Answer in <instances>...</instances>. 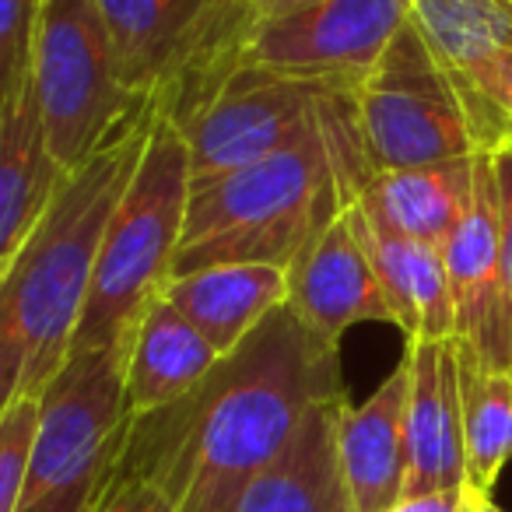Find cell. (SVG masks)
Returning a JSON list of instances; mask_svg holds the SVG:
<instances>
[{
    "label": "cell",
    "mask_w": 512,
    "mask_h": 512,
    "mask_svg": "<svg viewBox=\"0 0 512 512\" xmlns=\"http://www.w3.org/2000/svg\"><path fill=\"white\" fill-rule=\"evenodd\" d=\"M337 393L341 341L288 302L193 393L130 418L123 453L169 491L176 512H235L309 411Z\"/></svg>",
    "instance_id": "obj_1"
},
{
    "label": "cell",
    "mask_w": 512,
    "mask_h": 512,
    "mask_svg": "<svg viewBox=\"0 0 512 512\" xmlns=\"http://www.w3.org/2000/svg\"><path fill=\"white\" fill-rule=\"evenodd\" d=\"M155 106L71 169L57 200L0 267V407L43 397L67 365L92 292L106 228L144 158Z\"/></svg>",
    "instance_id": "obj_2"
},
{
    "label": "cell",
    "mask_w": 512,
    "mask_h": 512,
    "mask_svg": "<svg viewBox=\"0 0 512 512\" xmlns=\"http://www.w3.org/2000/svg\"><path fill=\"white\" fill-rule=\"evenodd\" d=\"M372 176L358 88H351L292 148L211 183H193L172 278L214 264L292 267L362 197Z\"/></svg>",
    "instance_id": "obj_3"
},
{
    "label": "cell",
    "mask_w": 512,
    "mask_h": 512,
    "mask_svg": "<svg viewBox=\"0 0 512 512\" xmlns=\"http://www.w3.org/2000/svg\"><path fill=\"white\" fill-rule=\"evenodd\" d=\"M193 169L183 130L155 106L144 158L106 228L92 292L78 323V348H130L137 323L165 295L190 211Z\"/></svg>",
    "instance_id": "obj_4"
},
{
    "label": "cell",
    "mask_w": 512,
    "mask_h": 512,
    "mask_svg": "<svg viewBox=\"0 0 512 512\" xmlns=\"http://www.w3.org/2000/svg\"><path fill=\"white\" fill-rule=\"evenodd\" d=\"M358 120L372 172L474 158L512 134V120L463 81L407 18L358 81Z\"/></svg>",
    "instance_id": "obj_5"
},
{
    "label": "cell",
    "mask_w": 512,
    "mask_h": 512,
    "mask_svg": "<svg viewBox=\"0 0 512 512\" xmlns=\"http://www.w3.org/2000/svg\"><path fill=\"white\" fill-rule=\"evenodd\" d=\"M127 92L183 123L228 74L260 22L249 0H99Z\"/></svg>",
    "instance_id": "obj_6"
},
{
    "label": "cell",
    "mask_w": 512,
    "mask_h": 512,
    "mask_svg": "<svg viewBox=\"0 0 512 512\" xmlns=\"http://www.w3.org/2000/svg\"><path fill=\"white\" fill-rule=\"evenodd\" d=\"M32 92L50 148L67 169L106 148L144 106L120 81L99 0H46Z\"/></svg>",
    "instance_id": "obj_7"
},
{
    "label": "cell",
    "mask_w": 512,
    "mask_h": 512,
    "mask_svg": "<svg viewBox=\"0 0 512 512\" xmlns=\"http://www.w3.org/2000/svg\"><path fill=\"white\" fill-rule=\"evenodd\" d=\"M351 88H358V81L302 78L239 64L176 123L190 144L193 183H211L292 148L323 120L330 102Z\"/></svg>",
    "instance_id": "obj_8"
},
{
    "label": "cell",
    "mask_w": 512,
    "mask_h": 512,
    "mask_svg": "<svg viewBox=\"0 0 512 512\" xmlns=\"http://www.w3.org/2000/svg\"><path fill=\"white\" fill-rule=\"evenodd\" d=\"M39 400V442L22 509L113 460L123 428L134 418L127 404V348L71 351Z\"/></svg>",
    "instance_id": "obj_9"
},
{
    "label": "cell",
    "mask_w": 512,
    "mask_h": 512,
    "mask_svg": "<svg viewBox=\"0 0 512 512\" xmlns=\"http://www.w3.org/2000/svg\"><path fill=\"white\" fill-rule=\"evenodd\" d=\"M411 18V0H316L278 18H260L239 64L302 78L362 81Z\"/></svg>",
    "instance_id": "obj_10"
},
{
    "label": "cell",
    "mask_w": 512,
    "mask_h": 512,
    "mask_svg": "<svg viewBox=\"0 0 512 512\" xmlns=\"http://www.w3.org/2000/svg\"><path fill=\"white\" fill-rule=\"evenodd\" d=\"M456 306V341L474 348L488 365L512 369V313L505 302L502 221L491 155L474 162V197L456 232L442 246Z\"/></svg>",
    "instance_id": "obj_11"
},
{
    "label": "cell",
    "mask_w": 512,
    "mask_h": 512,
    "mask_svg": "<svg viewBox=\"0 0 512 512\" xmlns=\"http://www.w3.org/2000/svg\"><path fill=\"white\" fill-rule=\"evenodd\" d=\"M292 306L320 334L341 341L358 323H393L376 256L369 242V218L362 204H351L316 235V242L288 267Z\"/></svg>",
    "instance_id": "obj_12"
},
{
    "label": "cell",
    "mask_w": 512,
    "mask_h": 512,
    "mask_svg": "<svg viewBox=\"0 0 512 512\" xmlns=\"http://www.w3.org/2000/svg\"><path fill=\"white\" fill-rule=\"evenodd\" d=\"M407 474L404 495L467 488L456 341H407ZM400 495V498H404Z\"/></svg>",
    "instance_id": "obj_13"
},
{
    "label": "cell",
    "mask_w": 512,
    "mask_h": 512,
    "mask_svg": "<svg viewBox=\"0 0 512 512\" xmlns=\"http://www.w3.org/2000/svg\"><path fill=\"white\" fill-rule=\"evenodd\" d=\"M341 470L355 512H386L407 474V365L400 362L365 404H344L337 428Z\"/></svg>",
    "instance_id": "obj_14"
},
{
    "label": "cell",
    "mask_w": 512,
    "mask_h": 512,
    "mask_svg": "<svg viewBox=\"0 0 512 512\" xmlns=\"http://www.w3.org/2000/svg\"><path fill=\"white\" fill-rule=\"evenodd\" d=\"M344 404V393L320 400L235 512H355L337 449Z\"/></svg>",
    "instance_id": "obj_15"
},
{
    "label": "cell",
    "mask_w": 512,
    "mask_h": 512,
    "mask_svg": "<svg viewBox=\"0 0 512 512\" xmlns=\"http://www.w3.org/2000/svg\"><path fill=\"white\" fill-rule=\"evenodd\" d=\"M71 169L53 155L32 85L0 106V267L43 221Z\"/></svg>",
    "instance_id": "obj_16"
},
{
    "label": "cell",
    "mask_w": 512,
    "mask_h": 512,
    "mask_svg": "<svg viewBox=\"0 0 512 512\" xmlns=\"http://www.w3.org/2000/svg\"><path fill=\"white\" fill-rule=\"evenodd\" d=\"M165 299L221 355H232L267 316L288 306L292 278L288 267L274 264H214L172 278Z\"/></svg>",
    "instance_id": "obj_17"
},
{
    "label": "cell",
    "mask_w": 512,
    "mask_h": 512,
    "mask_svg": "<svg viewBox=\"0 0 512 512\" xmlns=\"http://www.w3.org/2000/svg\"><path fill=\"white\" fill-rule=\"evenodd\" d=\"M221 351L172 306L158 299L127 348V404L134 418L158 414L193 393L221 362Z\"/></svg>",
    "instance_id": "obj_18"
},
{
    "label": "cell",
    "mask_w": 512,
    "mask_h": 512,
    "mask_svg": "<svg viewBox=\"0 0 512 512\" xmlns=\"http://www.w3.org/2000/svg\"><path fill=\"white\" fill-rule=\"evenodd\" d=\"M365 218H369V242L386 299H390L397 327L404 330L407 341H449V337H456L453 285H449L442 246L397 232L369 211H365Z\"/></svg>",
    "instance_id": "obj_19"
},
{
    "label": "cell",
    "mask_w": 512,
    "mask_h": 512,
    "mask_svg": "<svg viewBox=\"0 0 512 512\" xmlns=\"http://www.w3.org/2000/svg\"><path fill=\"white\" fill-rule=\"evenodd\" d=\"M474 158L376 172L362 190V207L390 228L446 246L474 197Z\"/></svg>",
    "instance_id": "obj_20"
},
{
    "label": "cell",
    "mask_w": 512,
    "mask_h": 512,
    "mask_svg": "<svg viewBox=\"0 0 512 512\" xmlns=\"http://www.w3.org/2000/svg\"><path fill=\"white\" fill-rule=\"evenodd\" d=\"M456 362H460L467 491H474L477 498H491L505 463L512 460V369L488 365L463 341H456Z\"/></svg>",
    "instance_id": "obj_21"
},
{
    "label": "cell",
    "mask_w": 512,
    "mask_h": 512,
    "mask_svg": "<svg viewBox=\"0 0 512 512\" xmlns=\"http://www.w3.org/2000/svg\"><path fill=\"white\" fill-rule=\"evenodd\" d=\"M411 22L474 88L512 53V0H411Z\"/></svg>",
    "instance_id": "obj_22"
},
{
    "label": "cell",
    "mask_w": 512,
    "mask_h": 512,
    "mask_svg": "<svg viewBox=\"0 0 512 512\" xmlns=\"http://www.w3.org/2000/svg\"><path fill=\"white\" fill-rule=\"evenodd\" d=\"M39 397H18L0 407V512H22L25 484L39 442Z\"/></svg>",
    "instance_id": "obj_23"
},
{
    "label": "cell",
    "mask_w": 512,
    "mask_h": 512,
    "mask_svg": "<svg viewBox=\"0 0 512 512\" xmlns=\"http://www.w3.org/2000/svg\"><path fill=\"white\" fill-rule=\"evenodd\" d=\"M46 0H0V106L32 85Z\"/></svg>",
    "instance_id": "obj_24"
},
{
    "label": "cell",
    "mask_w": 512,
    "mask_h": 512,
    "mask_svg": "<svg viewBox=\"0 0 512 512\" xmlns=\"http://www.w3.org/2000/svg\"><path fill=\"white\" fill-rule=\"evenodd\" d=\"M123 435H127V428H123ZM92 512H176V505H172L169 491H165L155 477L144 474V470L123 453V439H120V449H116L113 467H109L106 484H102Z\"/></svg>",
    "instance_id": "obj_25"
},
{
    "label": "cell",
    "mask_w": 512,
    "mask_h": 512,
    "mask_svg": "<svg viewBox=\"0 0 512 512\" xmlns=\"http://www.w3.org/2000/svg\"><path fill=\"white\" fill-rule=\"evenodd\" d=\"M498 183V221H502V264H505V302L512 313V134L491 151Z\"/></svg>",
    "instance_id": "obj_26"
},
{
    "label": "cell",
    "mask_w": 512,
    "mask_h": 512,
    "mask_svg": "<svg viewBox=\"0 0 512 512\" xmlns=\"http://www.w3.org/2000/svg\"><path fill=\"white\" fill-rule=\"evenodd\" d=\"M116 449H120V446H116ZM109 467H113V460H109L102 470H95V474H88V477H81V481H74V484H67V488L53 491V495H46L43 502L25 505L22 512H92L95 498H99L102 484H106Z\"/></svg>",
    "instance_id": "obj_27"
},
{
    "label": "cell",
    "mask_w": 512,
    "mask_h": 512,
    "mask_svg": "<svg viewBox=\"0 0 512 512\" xmlns=\"http://www.w3.org/2000/svg\"><path fill=\"white\" fill-rule=\"evenodd\" d=\"M467 488L463 491H428V495H404L386 512H463Z\"/></svg>",
    "instance_id": "obj_28"
},
{
    "label": "cell",
    "mask_w": 512,
    "mask_h": 512,
    "mask_svg": "<svg viewBox=\"0 0 512 512\" xmlns=\"http://www.w3.org/2000/svg\"><path fill=\"white\" fill-rule=\"evenodd\" d=\"M477 92L488 95V99L512 120V53L502 60V64H495L488 74H484V81L477 85Z\"/></svg>",
    "instance_id": "obj_29"
},
{
    "label": "cell",
    "mask_w": 512,
    "mask_h": 512,
    "mask_svg": "<svg viewBox=\"0 0 512 512\" xmlns=\"http://www.w3.org/2000/svg\"><path fill=\"white\" fill-rule=\"evenodd\" d=\"M256 8L260 18H278V15H288L295 8H306V4H316V0H249Z\"/></svg>",
    "instance_id": "obj_30"
},
{
    "label": "cell",
    "mask_w": 512,
    "mask_h": 512,
    "mask_svg": "<svg viewBox=\"0 0 512 512\" xmlns=\"http://www.w3.org/2000/svg\"><path fill=\"white\" fill-rule=\"evenodd\" d=\"M481 502V512H505L502 505H495V498H477Z\"/></svg>",
    "instance_id": "obj_31"
},
{
    "label": "cell",
    "mask_w": 512,
    "mask_h": 512,
    "mask_svg": "<svg viewBox=\"0 0 512 512\" xmlns=\"http://www.w3.org/2000/svg\"><path fill=\"white\" fill-rule=\"evenodd\" d=\"M463 512H481V502H477L474 491H467V505H463Z\"/></svg>",
    "instance_id": "obj_32"
}]
</instances>
